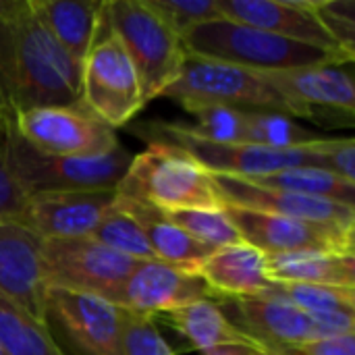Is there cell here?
<instances>
[{
	"label": "cell",
	"instance_id": "cell-1",
	"mask_svg": "<svg viewBox=\"0 0 355 355\" xmlns=\"http://www.w3.org/2000/svg\"><path fill=\"white\" fill-rule=\"evenodd\" d=\"M81 98V67L50 37L29 0H0V129L21 112L71 106Z\"/></svg>",
	"mask_w": 355,
	"mask_h": 355
},
{
	"label": "cell",
	"instance_id": "cell-2",
	"mask_svg": "<svg viewBox=\"0 0 355 355\" xmlns=\"http://www.w3.org/2000/svg\"><path fill=\"white\" fill-rule=\"evenodd\" d=\"M133 135L150 144L171 146L187 156H191L198 164H202L210 175H227L254 179L262 175H272L285 168L300 166H316L327 171V148L331 139H316L308 146L297 148H262L250 144H216L204 139L189 131L187 125L166 123V121H148L139 123L133 129Z\"/></svg>",
	"mask_w": 355,
	"mask_h": 355
},
{
	"label": "cell",
	"instance_id": "cell-3",
	"mask_svg": "<svg viewBox=\"0 0 355 355\" xmlns=\"http://www.w3.org/2000/svg\"><path fill=\"white\" fill-rule=\"evenodd\" d=\"M181 40L189 56L229 62L250 71H287L352 62L335 52L287 40L225 17L196 25Z\"/></svg>",
	"mask_w": 355,
	"mask_h": 355
},
{
	"label": "cell",
	"instance_id": "cell-4",
	"mask_svg": "<svg viewBox=\"0 0 355 355\" xmlns=\"http://www.w3.org/2000/svg\"><path fill=\"white\" fill-rule=\"evenodd\" d=\"M116 196L164 212L223 208L212 175L185 152L160 144H150L133 156Z\"/></svg>",
	"mask_w": 355,
	"mask_h": 355
},
{
	"label": "cell",
	"instance_id": "cell-5",
	"mask_svg": "<svg viewBox=\"0 0 355 355\" xmlns=\"http://www.w3.org/2000/svg\"><path fill=\"white\" fill-rule=\"evenodd\" d=\"M4 156L15 183L27 198L58 191L116 189L133 160V154L121 144L100 156L46 154L27 144L15 129L4 131Z\"/></svg>",
	"mask_w": 355,
	"mask_h": 355
},
{
	"label": "cell",
	"instance_id": "cell-6",
	"mask_svg": "<svg viewBox=\"0 0 355 355\" xmlns=\"http://www.w3.org/2000/svg\"><path fill=\"white\" fill-rule=\"evenodd\" d=\"M104 25L125 46L139 79L144 102L173 85L187 58L183 40L148 0H106Z\"/></svg>",
	"mask_w": 355,
	"mask_h": 355
},
{
	"label": "cell",
	"instance_id": "cell-7",
	"mask_svg": "<svg viewBox=\"0 0 355 355\" xmlns=\"http://www.w3.org/2000/svg\"><path fill=\"white\" fill-rule=\"evenodd\" d=\"M160 98L181 104L187 112L206 106H229L239 110L281 112L291 119H312L306 108L289 102L256 71L189 54L177 81L168 85Z\"/></svg>",
	"mask_w": 355,
	"mask_h": 355
},
{
	"label": "cell",
	"instance_id": "cell-8",
	"mask_svg": "<svg viewBox=\"0 0 355 355\" xmlns=\"http://www.w3.org/2000/svg\"><path fill=\"white\" fill-rule=\"evenodd\" d=\"M79 104L112 127H125L146 106L137 73L123 42L102 23L96 44L81 64Z\"/></svg>",
	"mask_w": 355,
	"mask_h": 355
},
{
	"label": "cell",
	"instance_id": "cell-9",
	"mask_svg": "<svg viewBox=\"0 0 355 355\" xmlns=\"http://www.w3.org/2000/svg\"><path fill=\"white\" fill-rule=\"evenodd\" d=\"M46 285L92 293L116 304V297L139 260L121 256L92 237L42 239Z\"/></svg>",
	"mask_w": 355,
	"mask_h": 355
},
{
	"label": "cell",
	"instance_id": "cell-10",
	"mask_svg": "<svg viewBox=\"0 0 355 355\" xmlns=\"http://www.w3.org/2000/svg\"><path fill=\"white\" fill-rule=\"evenodd\" d=\"M123 308L92 293L50 285L44 291V320L75 355H123Z\"/></svg>",
	"mask_w": 355,
	"mask_h": 355
},
{
	"label": "cell",
	"instance_id": "cell-11",
	"mask_svg": "<svg viewBox=\"0 0 355 355\" xmlns=\"http://www.w3.org/2000/svg\"><path fill=\"white\" fill-rule=\"evenodd\" d=\"M15 131L40 152L60 156H100L119 146L116 131L81 104L29 108L17 116Z\"/></svg>",
	"mask_w": 355,
	"mask_h": 355
},
{
	"label": "cell",
	"instance_id": "cell-12",
	"mask_svg": "<svg viewBox=\"0 0 355 355\" xmlns=\"http://www.w3.org/2000/svg\"><path fill=\"white\" fill-rule=\"evenodd\" d=\"M229 220L237 229L243 243L260 250L266 256L272 254H297V252H331L354 254L355 229L312 225L295 218L266 214L258 210H245L235 206H223Z\"/></svg>",
	"mask_w": 355,
	"mask_h": 355
},
{
	"label": "cell",
	"instance_id": "cell-13",
	"mask_svg": "<svg viewBox=\"0 0 355 355\" xmlns=\"http://www.w3.org/2000/svg\"><path fill=\"white\" fill-rule=\"evenodd\" d=\"M223 206L258 210L285 218H295L312 225L355 229V206L329 198L304 196L272 187H262L241 177L212 175Z\"/></svg>",
	"mask_w": 355,
	"mask_h": 355
},
{
	"label": "cell",
	"instance_id": "cell-14",
	"mask_svg": "<svg viewBox=\"0 0 355 355\" xmlns=\"http://www.w3.org/2000/svg\"><path fill=\"white\" fill-rule=\"evenodd\" d=\"M202 300H216V295L198 272H189L154 258L139 260L135 264L116 297V306L127 312L154 318L156 314Z\"/></svg>",
	"mask_w": 355,
	"mask_h": 355
},
{
	"label": "cell",
	"instance_id": "cell-15",
	"mask_svg": "<svg viewBox=\"0 0 355 355\" xmlns=\"http://www.w3.org/2000/svg\"><path fill=\"white\" fill-rule=\"evenodd\" d=\"M114 202L116 189L37 193L27 198L15 220L42 239L87 237Z\"/></svg>",
	"mask_w": 355,
	"mask_h": 355
},
{
	"label": "cell",
	"instance_id": "cell-16",
	"mask_svg": "<svg viewBox=\"0 0 355 355\" xmlns=\"http://www.w3.org/2000/svg\"><path fill=\"white\" fill-rule=\"evenodd\" d=\"M225 19L262 31L310 44L354 62L355 52L343 48L318 19L312 0H216Z\"/></svg>",
	"mask_w": 355,
	"mask_h": 355
},
{
	"label": "cell",
	"instance_id": "cell-17",
	"mask_svg": "<svg viewBox=\"0 0 355 355\" xmlns=\"http://www.w3.org/2000/svg\"><path fill=\"white\" fill-rule=\"evenodd\" d=\"M289 102L306 108L318 121L322 114H333L339 125H354L355 87L349 69L343 64H318L287 71H256Z\"/></svg>",
	"mask_w": 355,
	"mask_h": 355
},
{
	"label": "cell",
	"instance_id": "cell-18",
	"mask_svg": "<svg viewBox=\"0 0 355 355\" xmlns=\"http://www.w3.org/2000/svg\"><path fill=\"white\" fill-rule=\"evenodd\" d=\"M42 237L17 220H0V295L44 320Z\"/></svg>",
	"mask_w": 355,
	"mask_h": 355
},
{
	"label": "cell",
	"instance_id": "cell-19",
	"mask_svg": "<svg viewBox=\"0 0 355 355\" xmlns=\"http://www.w3.org/2000/svg\"><path fill=\"white\" fill-rule=\"evenodd\" d=\"M223 304L233 312L237 327L262 347L297 345L318 339L314 314H308L281 297H231L223 300Z\"/></svg>",
	"mask_w": 355,
	"mask_h": 355
},
{
	"label": "cell",
	"instance_id": "cell-20",
	"mask_svg": "<svg viewBox=\"0 0 355 355\" xmlns=\"http://www.w3.org/2000/svg\"><path fill=\"white\" fill-rule=\"evenodd\" d=\"M198 275L216 295V300L258 297L270 291L272 283L266 277V254L248 245L235 243L214 250L198 268Z\"/></svg>",
	"mask_w": 355,
	"mask_h": 355
},
{
	"label": "cell",
	"instance_id": "cell-21",
	"mask_svg": "<svg viewBox=\"0 0 355 355\" xmlns=\"http://www.w3.org/2000/svg\"><path fill=\"white\" fill-rule=\"evenodd\" d=\"M50 37L81 67L98 40L106 0H29Z\"/></svg>",
	"mask_w": 355,
	"mask_h": 355
},
{
	"label": "cell",
	"instance_id": "cell-22",
	"mask_svg": "<svg viewBox=\"0 0 355 355\" xmlns=\"http://www.w3.org/2000/svg\"><path fill=\"white\" fill-rule=\"evenodd\" d=\"M160 316L196 352L208 354V352L225 349V347H239V349H250V352L264 349L256 339L243 333L227 316L220 304L212 300H202L183 308H175Z\"/></svg>",
	"mask_w": 355,
	"mask_h": 355
},
{
	"label": "cell",
	"instance_id": "cell-23",
	"mask_svg": "<svg viewBox=\"0 0 355 355\" xmlns=\"http://www.w3.org/2000/svg\"><path fill=\"white\" fill-rule=\"evenodd\" d=\"M119 206L141 227L154 258L160 262L179 266L189 272H198L202 262L214 252L212 248L196 241L177 225H173L164 216V212L154 206L125 198H119Z\"/></svg>",
	"mask_w": 355,
	"mask_h": 355
},
{
	"label": "cell",
	"instance_id": "cell-24",
	"mask_svg": "<svg viewBox=\"0 0 355 355\" xmlns=\"http://www.w3.org/2000/svg\"><path fill=\"white\" fill-rule=\"evenodd\" d=\"M266 277L270 283H304L355 289L354 254L297 252L266 256Z\"/></svg>",
	"mask_w": 355,
	"mask_h": 355
},
{
	"label": "cell",
	"instance_id": "cell-25",
	"mask_svg": "<svg viewBox=\"0 0 355 355\" xmlns=\"http://www.w3.org/2000/svg\"><path fill=\"white\" fill-rule=\"evenodd\" d=\"M0 347L6 355H64L46 322L0 295Z\"/></svg>",
	"mask_w": 355,
	"mask_h": 355
},
{
	"label": "cell",
	"instance_id": "cell-26",
	"mask_svg": "<svg viewBox=\"0 0 355 355\" xmlns=\"http://www.w3.org/2000/svg\"><path fill=\"white\" fill-rule=\"evenodd\" d=\"M245 181H252L262 187L329 198V200H337V202L352 204V206L355 200V183H349L337 175H333L324 168H316V166L285 168V171H279L272 175H262V177H254V179H245Z\"/></svg>",
	"mask_w": 355,
	"mask_h": 355
},
{
	"label": "cell",
	"instance_id": "cell-27",
	"mask_svg": "<svg viewBox=\"0 0 355 355\" xmlns=\"http://www.w3.org/2000/svg\"><path fill=\"white\" fill-rule=\"evenodd\" d=\"M320 139L312 131L304 129L295 119L270 112V110H245L243 144L262 148H297Z\"/></svg>",
	"mask_w": 355,
	"mask_h": 355
},
{
	"label": "cell",
	"instance_id": "cell-28",
	"mask_svg": "<svg viewBox=\"0 0 355 355\" xmlns=\"http://www.w3.org/2000/svg\"><path fill=\"white\" fill-rule=\"evenodd\" d=\"M87 237L121 256L133 260H154V254L148 245L141 227L119 206V196L114 206L102 216V220Z\"/></svg>",
	"mask_w": 355,
	"mask_h": 355
},
{
	"label": "cell",
	"instance_id": "cell-29",
	"mask_svg": "<svg viewBox=\"0 0 355 355\" xmlns=\"http://www.w3.org/2000/svg\"><path fill=\"white\" fill-rule=\"evenodd\" d=\"M264 295L281 297L308 314H322V312L355 314V289L304 285V283H272L270 291Z\"/></svg>",
	"mask_w": 355,
	"mask_h": 355
},
{
	"label": "cell",
	"instance_id": "cell-30",
	"mask_svg": "<svg viewBox=\"0 0 355 355\" xmlns=\"http://www.w3.org/2000/svg\"><path fill=\"white\" fill-rule=\"evenodd\" d=\"M164 216L173 225H177L181 231H185L189 237H193L196 241L212 250L243 243L237 229L229 220L225 208L220 210H168L164 212Z\"/></svg>",
	"mask_w": 355,
	"mask_h": 355
},
{
	"label": "cell",
	"instance_id": "cell-31",
	"mask_svg": "<svg viewBox=\"0 0 355 355\" xmlns=\"http://www.w3.org/2000/svg\"><path fill=\"white\" fill-rule=\"evenodd\" d=\"M196 125H187L196 135L216 144H243L245 110L229 106H206L196 112Z\"/></svg>",
	"mask_w": 355,
	"mask_h": 355
},
{
	"label": "cell",
	"instance_id": "cell-32",
	"mask_svg": "<svg viewBox=\"0 0 355 355\" xmlns=\"http://www.w3.org/2000/svg\"><path fill=\"white\" fill-rule=\"evenodd\" d=\"M148 4L183 37L196 25L223 19L216 0H148Z\"/></svg>",
	"mask_w": 355,
	"mask_h": 355
},
{
	"label": "cell",
	"instance_id": "cell-33",
	"mask_svg": "<svg viewBox=\"0 0 355 355\" xmlns=\"http://www.w3.org/2000/svg\"><path fill=\"white\" fill-rule=\"evenodd\" d=\"M121 352L123 355H175L158 331L154 318L127 310L121 329Z\"/></svg>",
	"mask_w": 355,
	"mask_h": 355
},
{
	"label": "cell",
	"instance_id": "cell-34",
	"mask_svg": "<svg viewBox=\"0 0 355 355\" xmlns=\"http://www.w3.org/2000/svg\"><path fill=\"white\" fill-rule=\"evenodd\" d=\"M312 6L322 21V25L331 31V35L347 50L355 52V2H324L312 0Z\"/></svg>",
	"mask_w": 355,
	"mask_h": 355
},
{
	"label": "cell",
	"instance_id": "cell-35",
	"mask_svg": "<svg viewBox=\"0 0 355 355\" xmlns=\"http://www.w3.org/2000/svg\"><path fill=\"white\" fill-rule=\"evenodd\" d=\"M4 131L0 129V220H15L25 202L27 196L19 189V185L15 183L8 166H6V156H4Z\"/></svg>",
	"mask_w": 355,
	"mask_h": 355
},
{
	"label": "cell",
	"instance_id": "cell-36",
	"mask_svg": "<svg viewBox=\"0 0 355 355\" xmlns=\"http://www.w3.org/2000/svg\"><path fill=\"white\" fill-rule=\"evenodd\" d=\"M277 355H355V337H333V339H316L297 345L283 347H264Z\"/></svg>",
	"mask_w": 355,
	"mask_h": 355
},
{
	"label": "cell",
	"instance_id": "cell-37",
	"mask_svg": "<svg viewBox=\"0 0 355 355\" xmlns=\"http://www.w3.org/2000/svg\"><path fill=\"white\" fill-rule=\"evenodd\" d=\"M355 141L352 137H333L329 148H327V154H324V160H327V171L355 183Z\"/></svg>",
	"mask_w": 355,
	"mask_h": 355
},
{
	"label": "cell",
	"instance_id": "cell-38",
	"mask_svg": "<svg viewBox=\"0 0 355 355\" xmlns=\"http://www.w3.org/2000/svg\"><path fill=\"white\" fill-rule=\"evenodd\" d=\"M206 355H252L250 349H239V347H225V349H214Z\"/></svg>",
	"mask_w": 355,
	"mask_h": 355
},
{
	"label": "cell",
	"instance_id": "cell-39",
	"mask_svg": "<svg viewBox=\"0 0 355 355\" xmlns=\"http://www.w3.org/2000/svg\"><path fill=\"white\" fill-rule=\"evenodd\" d=\"M0 355H6V354H4V352H2V347H0Z\"/></svg>",
	"mask_w": 355,
	"mask_h": 355
},
{
	"label": "cell",
	"instance_id": "cell-40",
	"mask_svg": "<svg viewBox=\"0 0 355 355\" xmlns=\"http://www.w3.org/2000/svg\"><path fill=\"white\" fill-rule=\"evenodd\" d=\"M270 354H272V352H270ZM275 355H277V354H275Z\"/></svg>",
	"mask_w": 355,
	"mask_h": 355
}]
</instances>
